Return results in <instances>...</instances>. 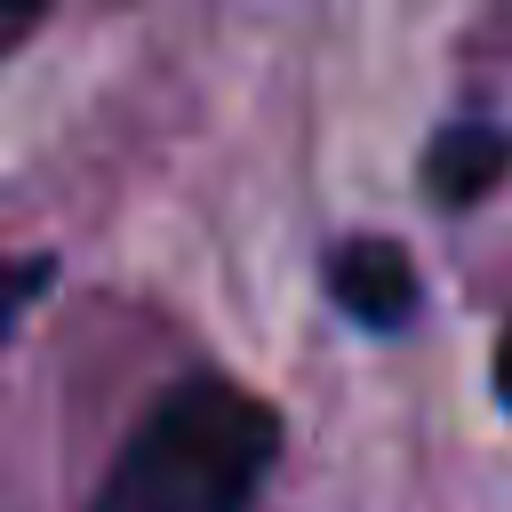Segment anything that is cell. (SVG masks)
Returning a JSON list of instances; mask_svg holds the SVG:
<instances>
[{
  "label": "cell",
  "instance_id": "cell-1",
  "mask_svg": "<svg viewBox=\"0 0 512 512\" xmlns=\"http://www.w3.org/2000/svg\"><path fill=\"white\" fill-rule=\"evenodd\" d=\"M280 448L272 400L224 376L176 384L120 448L96 512H248Z\"/></svg>",
  "mask_w": 512,
  "mask_h": 512
},
{
  "label": "cell",
  "instance_id": "cell-2",
  "mask_svg": "<svg viewBox=\"0 0 512 512\" xmlns=\"http://www.w3.org/2000/svg\"><path fill=\"white\" fill-rule=\"evenodd\" d=\"M328 296L360 320V328H400L416 304V264L392 240H344L328 256Z\"/></svg>",
  "mask_w": 512,
  "mask_h": 512
},
{
  "label": "cell",
  "instance_id": "cell-3",
  "mask_svg": "<svg viewBox=\"0 0 512 512\" xmlns=\"http://www.w3.org/2000/svg\"><path fill=\"white\" fill-rule=\"evenodd\" d=\"M504 168H512V136H504V128H480V120L440 128V136H432V160H424V176H432V192H440L448 208H472L480 192H496Z\"/></svg>",
  "mask_w": 512,
  "mask_h": 512
},
{
  "label": "cell",
  "instance_id": "cell-4",
  "mask_svg": "<svg viewBox=\"0 0 512 512\" xmlns=\"http://www.w3.org/2000/svg\"><path fill=\"white\" fill-rule=\"evenodd\" d=\"M40 288H48V264H16V256H0V336L16 328V312H24Z\"/></svg>",
  "mask_w": 512,
  "mask_h": 512
},
{
  "label": "cell",
  "instance_id": "cell-5",
  "mask_svg": "<svg viewBox=\"0 0 512 512\" xmlns=\"http://www.w3.org/2000/svg\"><path fill=\"white\" fill-rule=\"evenodd\" d=\"M40 16H48V0H0V56H8V48L40 24Z\"/></svg>",
  "mask_w": 512,
  "mask_h": 512
},
{
  "label": "cell",
  "instance_id": "cell-6",
  "mask_svg": "<svg viewBox=\"0 0 512 512\" xmlns=\"http://www.w3.org/2000/svg\"><path fill=\"white\" fill-rule=\"evenodd\" d=\"M496 392H504V408H512V328H504V344H496Z\"/></svg>",
  "mask_w": 512,
  "mask_h": 512
}]
</instances>
